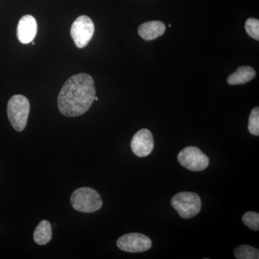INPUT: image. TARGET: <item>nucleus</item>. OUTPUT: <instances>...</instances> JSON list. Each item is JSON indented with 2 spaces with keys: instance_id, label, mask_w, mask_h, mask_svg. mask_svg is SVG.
Wrapping results in <instances>:
<instances>
[{
  "instance_id": "f03ea898",
  "label": "nucleus",
  "mask_w": 259,
  "mask_h": 259,
  "mask_svg": "<svg viewBox=\"0 0 259 259\" xmlns=\"http://www.w3.org/2000/svg\"><path fill=\"white\" fill-rule=\"evenodd\" d=\"M70 201L73 208L86 213L97 212L101 209L103 204L100 194L90 187H81L75 190Z\"/></svg>"
},
{
  "instance_id": "39448f33",
  "label": "nucleus",
  "mask_w": 259,
  "mask_h": 259,
  "mask_svg": "<svg viewBox=\"0 0 259 259\" xmlns=\"http://www.w3.org/2000/svg\"><path fill=\"white\" fill-rule=\"evenodd\" d=\"M177 158L182 166L192 171H202L209 166L207 156L194 146L184 148L179 153Z\"/></svg>"
},
{
  "instance_id": "ddd939ff",
  "label": "nucleus",
  "mask_w": 259,
  "mask_h": 259,
  "mask_svg": "<svg viewBox=\"0 0 259 259\" xmlns=\"http://www.w3.org/2000/svg\"><path fill=\"white\" fill-rule=\"evenodd\" d=\"M234 255L238 259H258L259 250L248 245H241L234 250Z\"/></svg>"
},
{
  "instance_id": "0eeeda50",
  "label": "nucleus",
  "mask_w": 259,
  "mask_h": 259,
  "mask_svg": "<svg viewBox=\"0 0 259 259\" xmlns=\"http://www.w3.org/2000/svg\"><path fill=\"white\" fill-rule=\"evenodd\" d=\"M117 245L120 250L128 253H141L149 250L152 241L148 236L139 233H131L118 238Z\"/></svg>"
},
{
  "instance_id": "1a4fd4ad",
  "label": "nucleus",
  "mask_w": 259,
  "mask_h": 259,
  "mask_svg": "<svg viewBox=\"0 0 259 259\" xmlns=\"http://www.w3.org/2000/svg\"><path fill=\"white\" fill-rule=\"evenodd\" d=\"M37 25L36 20L32 15H27L20 19L17 29L19 41L28 44L33 41L36 36Z\"/></svg>"
},
{
  "instance_id": "f257e3e1",
  "label": "nucleus",
  "mask_w": 259,
  "mask_h": 259,
  "mask_svg": "<svg viewBox=\"0 0 259 259\" xmlns=\"http://www.w3.org/2000/svg\"><path fill=\"white\" fill-rule=\"evenodd\" d=\"M94 79L88 74H79L65 82L58 96V107L66 117H78L88 112L95 100Z\"/></svg>"
},
{
  "instance_id": "4468645a",
  "label": "nucleus",
  "mask_w": 259,
  "mask_h": 259,
  "mask_svg": "<svg viewBox=\"0 0 259 259\" xmlns=\"http://www.w3.org/2000/svg\"><path fill=\"white\" fill-rule=\"evenodd\" d=\"M242 221L244 225L250 229L254 231H258L259 230V214L255 212H245L242 217Z\"/></svg>"
},
{
  "instance_id": "6e6552de",
  "label": "nucleus",
  "mask_w": 259,
  "mask_h": 259,
  "mask_svg": "<svg viewBox=\"0 0 259 259\" xmlns=\"http://www.w3.org/2000/svg\"><path fill=\"white\" fill-rule=\"evenodd\" d=\"M131 149L136 156L146 157L152 152L154 148L153 135L148 129L138 131L131 141Z\"/></svg>"
},
{
  "instance_id": "7ed1b4c3",
  "label": "nucleus",
  "mask_w": 259,
  "mask_h": 259,
  "mask_svg": "<svg viewBox=\"0 0 259 259\" xmlns=\"http://www.w3.org/2000/svg\"><path fill=\"white\" fill-rule=\"evenodd\" d=\"M30 102L21 95H14L8 104V116L13 128L21 132L25 128L30 113Z\"/></svg>"
},
{
  "instance_id": "20e7f679",
  "label": "nucleus",
  "mask_w": 259,
  "mask_h": 259,
  "mask_svg": "<svg viewBox=\"0 0 259 259\" xmlns=\"http://www.w3.org/2000/svg\"><path fill=\"white\" fill-rule=\"evenodd\" d=\"M171 202L174 208L184 219H190L200 212V197L194 192H180L172 197Z\"/></svg>"
},
{
  "instance_id": "9d476101",
  "label": "nucleus",
  "mask_w": 259,
  "mask_h": 259,
  "mask_svg": "<svg viewBox=\"0 0 259 259\" xmlns=\"http://www.w3.org/2000/svg\"><path fill=\"white\" fill-rule=\"evenodd\" d=\"M166 31L164 23L161 21L147 22L142 24L139 28L140 36L146 40H152L161 36Z\"/></svg>"
},
{
  "instance_id": "2eb2a0df",
  "label": "nucleus",
  "mask_w": 259,
  "mask_h": 259,
  "mask_svg": "<svg viewBox=\"0 0 259 259\" xmlns=\"http://www.w3.org/2000/svg\"><path fill=\"white\" fill-rule=\"evenodd\" d=\"M248 131L253 136L259 135V108L254 107L250 112L248 120Z\"/></svg>"
},
{
  "instance_id": "f8f14e48",
  "label": "nucleus",
  "mask_w": 259,
  "mask_h": 259,
  "mask_svg": "<svg viewBox=\"0 0 259 259\" xmlns=\"http://www.w3.org/2000/svg\"><path fill=\"white\" fill-rule=\"evenodd\" d=\"M52 228L48 221H42L35 228L33 233L34 241L37 245H47L52 239Z\"/></svg>"
},
{
  "instance_id": "9b49d317",
  "label": "nucleus",
  "mask_w": 259,
  "mask_h": 259,
  "mask_svg": "<svg viewBox=\"0 0 259 259\" xmlns=\"http://www.w3.org/2000/svg\"><path fill=\"white\" fill-rule=\"evenodd\" d=\"M255 71L250 66H244L238 68L233 74L228 76L227 81L231 85L244 84L255 77Z\"/></svg>"
},
{
  "instance_id": "f3484780",
  "label": "nucleus",
  "mask_w": 259,
  "mask_h": 259,
  "mask_svg": "<svg viewBox=\"0 0 259 259\" xmlns=\"http://www.w3.org/2000/svg\"><path fill=\"white\" fill-rule=\"evenodd\" d=\"M95 100H96V101H98V97L95 96Z\"/></svg>"
},
{
  "instance_id": "423d86ee",
  "label": "nucleus",
  "mask_w": 259,
  "mask_h": 259,
  "mask_svg": "<svg viewBox=\"0 0 259 259\" xmlns=\"http://www.w3.org/2000/svg\"><path fill=\"white\" fill-rule=\"evenodd\" d=\"M95 32V25L92 19L86 15H81L73 23L71 35L75 45L82 49L88 45Z\"/></svg>"
},
{
  "instance_id": "dca6fc26",
  "label": "nucleus",
  "mask_w": 259,
  "mask_h": 259,
  "mask_svg": "<svg viewBox=\"0 0 259 259\" xmlns=\"http://www.w3.org/2000/svg\"><path fill=\"white\" fill-rule=\"evenodd\" d=\"M245 28L249 36L259 40V20L258 19L248 18L245 24Z\"/></svg>"
}]
</instances>
